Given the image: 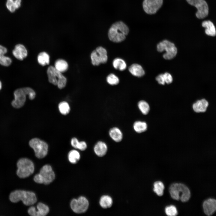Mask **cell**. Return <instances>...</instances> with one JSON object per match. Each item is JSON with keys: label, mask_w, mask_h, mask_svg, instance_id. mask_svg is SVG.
Listing matches in <instances>:
<instances>
[{"label": "cell", "mask_w": 216, "mask_h": 216, "mask_svg": "<svg viewBox=\"0 0 216 216\" xmlns=\"http://www.w3.org/2000/svg\"><path fill=\"white\" fill-rule=\"evenodd\" d=\"M129 32L128 27L124 22H117L113 23L109 29L108 37L112 42H120L125 39Z\"/></svg>", "instance_id": "cell-1"}, {"label": "cell", "mask_w": 216, "mask_h": 216, "mask_svg": "<svg viewBox=\"0 0 216 216\" xmlns=\"http://www.w3.org/2000/svg\"><path fill=\"white\" fill-rule=\"evenodd\" d=\"M171 197L173 199L182 202L188 201L190 197V191L185 185L182 183H176L171 184L169 188Z\"/></svg>", "instance_id": "cell-2"}, {"label": "cell", "mask_w": 216, "mask_h": 216, "mask_svg": "<svg viewBox=\"0 0 216 216\" xmlns=\"http://www.w3.org/2000/svg\"><path fill=\"white\" fill-rule=\"evenodd\" d=\"M9 199L11 202L14 203L21 200L26 206L33 205L37 200L36 195L34 192L21 190L12 192L10 195Z\"/></svg>", "instance_id": "cell-3"}, {"label": "cell", "mask_w": 216, "mask_h": 216, "mask_svg": "<svg viewBox=\"0 0 216 216\" xmlns=\"http://www.w3.org/2000/svg\"><path fill=\"white\" fill-rule=\"evenodd\" d=\"M55 178V174L51 166L49 165L43 166L39 173L34 177V182L39 184H48L52 182Z\"/></svg>", "instance_id": "cell-4"}, {"label": "cell", "mask_w": 216, "mask_h": 216, "mask_svg": "<svg viewBox=\"0 0 216 216\" xmlns=\"http://www.w3.org/2000/svg\"><path fill=\"white\" fill-rule=\"evenodd\" d=\"M16 174L21 178H27L32 175L34 171V166L31 160L27 158L19 159L17 163Z\"/></svg>", "instance_id": "cell-5"}, {"label": "cell", "mask_w": 216, "mask_h": 216, "mask_svg": "<svg viewBox=\"0 0 216 216\" xmlns=\"http://www.w3.org/2000/svg\"><path fill=\"white\" fill-rule=\"evenodd\" d=\"M47 73L49 81L50 83L57 85L60 89L65 87L67 83L66 78L54 67L49 66L47 68Z\"/></svg>", "instance_id": "cell-6"}, {"label": "cell", "mask_w": 216, "mask_h": 216, "mask_svg": "<svg viewBox=\"0 0 216 216\" xmlns=\"http://www.w3.org/2000/svg\"><path fill=\"white\" fill-rule=\"evenodd\" d=\"M29 145L34 150L35 156L38 158H42L47 155L48 145L45 142L38 138H34L29 141Z\"/></svg>", "instance_id": "cell-7"}, {"label": "cell", "mask_w": 216, "mask_h": 216, "mask_svg": "<svg viewBox=\"0 0 216 216\" xmlns=\"http://www.w3.org/2000/svg\"><path fill=\"white\" fill-rule=\"evenodd\" d=\"M157 50L160 52L165 51L166 52L163 56L164 58L170 60L176 55L177 50L174 44L169 41L165 40L159 43L157 46Z\"/></svg>", "instance_id": "cell-8"}, {"label": "cell", "mask_w": 216, "mask_h": 216, "mask_svg": "<svg viewBox=\"0 0 216 216\" xmlns=\"http://www.w3.org/2000/svg\"><path fill=\"white\" fill-rule=\"evenodd\" d=\"M91 58L94 65L98 66L100 63H106L108 59L106 50L101 46L98 47L91 53Z\"/></svg>", "instance_id": "cell-9"}, {"label": "cell", "mask_w": 216, "mask_h": 216, "mask_svg": "<svg viewBox=\"0 0 216 216\" xmlns=\"http://www.w3.org/2000/svg\"><path fill=\"white\" fill-rule=\"evenodd\" d=\"M190 5L195 7L197 10L196 15L199 19H203L208 14V4L204 0H186Z\"/></svg>", "instance_id": "cell-10"}, {"label": "cell", "mask_w": 216, "mask_h": 216, "mask_svg": "<svg viewBox=\"0 0 216 216\" xmlns=\"http://www.w3.org/2000/svg\"><path fill=\"white\" fill-rule=\"evenodd\" d=\"M70 206L72 210L74 212L82 213L87 210L89 202L85 197L81 196L77 199H73L71 202Z\"/></svg>", "instance_id": "cell-11"}, {"label": "cell", "mask_w": 216, "mask_h": 216, "mask_svg": "<svg viewBox=\"0 0 216 216\" xmlns=\"http://www.w3.org/2000/svg\"><path fill=\"white\" fill-rule=\"evenodd\" d=\"M163 0H144L142 6L144 11L147 14H155L161 7Z\"/></svg>", "instance_id": "cell-12"}, {"label": "cell", "mask_w": 216, "mask_h": 216, "mask_svg": "<svg viewBox=\"0 0 216 216\" xmlns=\"http://www.w3.org/2000/svg\"><path fill=\"white\" fill-rule=\"evenodd\" d=\"M14 100L11 103L12 106L16 108L22 107L26 100V95L22 88L16 89L14 92Z\"/></svg>", "instance_id": "cell-13"}, {"label": "cell", "mask_w": 216, "mask_h": 216, "mask_svg": "<svg viewBox=\"0 0 216 216\" xmlns=\"http://www.w3.org/2000/svg\"><path fill=\"white\" fill-rule=\"evenodd\" d=\"M37 208V211L34 207L32 206L29 208L28 211V214L32 216H44L47 214L49 212L48 206L41 202H39L38 204Z\"/></svg>", "instance_id": "cell-14"}, {"label": "cell", "mask_w": 216, "mask_h": 216, "mask_svg": "<svg viewBox=\"0 0 216 216\" xmlns=\"http://www.w3.org/2000/svg\"><path fill=\"white\" fill-rule=\"evenodd\" d=\"M205 214L207 215L211 216L216 210V200L213 198H209L205 200L202 204Z\"/></svg>", "instance_id": "cell-15"}, {"label": "cell", "mask_w": 216, "mask_h": 216, "mask_svg": "<svg viewBox=\"0 0 216 216\" xmlns=\"http://www.w3.org/2000/svg\"><path fill=\"white\" fill-rule=\"evenodd\" d=\"M12 53L14 56L19 60H22L26 57L28 52L25 46L22 44H16L12 51Z\"/></svg>", "instance_id": "cell-16"}, {"label": "cell", "mask_w": 216, "mask_h": 216, "mask_svg": "<svg viewBox=\"0 0 216 216\" xmlns=\"http://www.w3.org/2000/svg\"><path fill=\"white\" fill-rule=\"evenodd\" d=\"M208 106V101L205 99L199 100L194 103L192 106L194 111L197 113L205 112Z\"/></svg>", "instance_id": "cell-17"}, {"label": "cell", "mask_w": 216, "mask_h": 216, "mask_svg": "<svg viewBox=\"0 0 216 216\" xmlns=\"http://www.w3.org/2000/svg\"><path fill=\"white\" fill-rule=\"evenodd\" d=\"M94 149L95 153L97 156L102 157L106 154L107 151V146L105 142L99 141L96 144Z\"/></svg>", "instance_id": "cell-18"}, {"label": "cell", "mask_w": 216, "mask_h": 216, "mask_svg": "<svg viewBox=\"0 0 216 216\" xmlns=\"http://www.w3.org/2000/svg\"><path fill=\"white\" fill-rule=\"evenodd\" d=\"M7 52V48L0 44V64L5 66L10 65L12 63L11 58L4 55Z\"/></svg>", "instance_id": "cell-19"}, {"label": "cell", "mask_w": 216, "mask_h": 216, "mask_svg": "<svg viewBox=\"0 0 216 216\" xmlns=\"http://www.w3.org/2000/svg\"><path fill=\"white\" fill-rule=\"evenodd\" d=\"M109 135L111 138L114 141L119 142L123 138V134L121 130L118 128L113 127L109 131Z\"/></svg>", "instance_id": "cell-20"}, {"label": "cell", "mask_w": 216, "mask_h": 216, "mask_svg": "<svg viewBox=\"0 0 216 216\" xmlns=\"http://www.w3.org/2000/svg\"><path fill=\"white\" fill-rule=\"evenodd\" d=\"M128 70L132 74L136 77H142L145 74V71L142 67L137 64H132Z\"/></svg>", "instance_id": "cell-21"}, {"label": "cell", "mask_w": 216, "mask_h": 216, "mask_svg": "<svg viewBox=\"0 0 216 216\" xmlns=\"http://www.w3.org/2000/svg\"><path fill=\"white\" fill-rule=\"evenodd\" d=\"M202 27L206 28L205 33L208 35L214 36L216 35V30L213 23L209 20L205 21L202 23Z\"/></svg>", "instance_id": "cell-22"}, {"label": "cell", "mask_w": 216, "mask_h": 216, "mask_svg": "<svg viewBox=\"0 0 216 216\" xmlns=\"http://www.w3.org/2000/svg\"><path fill=\"white\" fill-rule=\"evenodd\" d=\"M133 127L135 132L138 133H140L146 130L147 125L145 122L137 121L134 122Z\"/></svg>", "instance_id": "cell-23"}, {"label": "cell", "mask_w": 216, "mask_h": 216, "mask_svg": "<svg viewBox=\"0 0 216 216\" xmlns=\"http://www.w3.org/2000/svg\"><path fill=\"white\" fill-rule=\"evenodd\" d=\"M112 203V198L108 195H104L102 196L99 201L100 205L104 208H107L110 207Z\"/></svg>", "instance_id": "cell-24"}, {"label": "cell", "mask_w": 216, "mask_h": 216, "mask_svg": "<svg viewBox=\"0 0 216 216\" xmlns=\"http://www.w3.org/2000/svg\"><path fill=\"white\" fill-rule=\"evenodd\" d=\"M21 1V0H7V8L10 12H14L20 6Z\"/></svg>", "instance_id": "cell-25"}, {"label": "cell", "mask_w": 216, "mask_h": 216, "mask_svg": "<svg viewBox=\"0 0 216 216\" xmlns=\"http://www.w3.org/2000/svg\"><path fill=\"white\" fill-rule=\"evenodd\" d=\"M37 60L38 63L43 66L48 64L50 63L49 56L44 52H40L39 54Z\"/></svg>", "instance_id": "cell-26"}, {"label": "cell", "mask_w": 216, "mask_h": 216, "mask_svg": "<svg viewBox=\"0 0 216 216\" xmlns=\"http://www.w3.org/2000/svg\"><path fill=\"white\" fill-rule=\"evenodd\" d=\"M54 67L57 70L62 73L67 70L68 64L65 60L62 59H58L56 61Z\"/></svg>", "instance_id": "cell-27"}, {"label": "cell", "mask_w": 216, "mask_h": 216, "mask_svg": "<svg viewBox=\"0 0 216 216\" xmlns=\"http://www.w3.org/2000/svg\"><path fill=\"white\" fill-rule=\"evenodd\" d=\"M112 64L115 69L121 71L124 70L126 68V64L125 62L121 58H115L113 61Z\"/></svg>", "instance_id": "cell-28"}, {"label": "cell", "mask_w": 216, "mask_h": 216, "mask_svg": "<svg viewBox=\"0 0 216 216\" xmlns=\"http://www.w3.org/2000/svg\"><path fill=\"white\" fill-rule=\"evenodd\" d=\"M153 191L159 196H162L164 194V186L163 183L160 181H157L154 183Z\"/></svg>", "instance_id": "cell-29"}, {"label": "cell", "mask_w": 216, "mask_h": 216, "mask_svg": "<svg viewBox=\"0 0 216 216\" xmlns=\"http://www.w3.org/2000/svg\"><path fill=\"white\" fill-rule=\"evenodd\" d=\"M138 106L141 112L143 115H146L150 111V107L146 101L141 100L138 103Z\"/></svg>", "instance_id": "cell-30"}, {"label": "cell", "mask_w": 216, "mask_h": 216, "mask_svg": "<svg viewBox=\"0 0 216 216\" xmlns=\"http://www.w3.org/2000/svg\"><path fill=\"white\" fill-rule=\"evenodd\" d=\"M68 156L69 160L72 164L76 163L80 158L79 153L75 150H73L70 151Z\"/></svg>", "instance_id": "cell-31"}, {"label": "cell", "mask_w": 216, "mask_h": 216, "mask_svg": "<svg viewBox=\"0 0 216 216\" xmlns=\"http://www.w3.org/2000/svg\"><path fill=\"white\" fill-rule=\"evenodd\" d=\"M60 113L63 115H66L70 111V107L68 103L64 101L60 102L58 106Z\"/></svg>", "instance_id": "cell-32"}, {"label": "cell", "mask_w": 216, "mask_h": 216, "mask_svg": "<svg viewBox=\"0 0 216 216\" xmlns=\"http://www.w3.org/2000/svg\"><path fill=\"white\" fill-rule=\"evenodd\" d=\"M165 212L166 214L169 216H175L178 214L176 207L173 205L166 206L165 208Z\"/></svg>", "instance_id": "cell-33"}, {"label": "cell", "mask_w": 216, "mask_h": 216, "mask_svg": "<svg viewBox=\"0 0 216 216\" xmlns=\"http://www.w3.org/2000/svg\"><path fill=\"white\" fill-rule=\"evenodd\" d=\"M106 81L109 84L112 85H117L119 81L118 77L113 74H110L108 76Z\"/></svg>", "instance_id": "cell-34"}, {"label": "cell", "mask_w": 216, "mask_h": 216, "mask_svg": "<svg viewBox=\"0 0 216 216\" xmlns=\"http://www.w3.org/2000/svg\"><path fill=\"white\" fill-rule=\"evenodd\" d=\"M26 95H28L29 99L30 100L34 99L36 96V93L34 91L29 87L22 88Z\"/></svg>", "instance_id": "cell-35"}, {"label": "cell", "mask_w": 216, "mask_h": 216, "mask_svg": "<svg viewBox=\"0 0 216 216\" xmlns=\"http://www.w3.org/2000/svg\"><path fill=\"white\" fill-rule=\"evenodd\" d=\"M163 76L165 83L169 84L172 82V78L170 74L166 72L163 74Z\"/></svg>", "instance_id": "cell-36"}, {"label": "cell", "mask_w": 216, "mask_h": 216, "mask_svg": "<svg viewBox=\"0 0 216 216\" xmlns=\"http://www.w3.org/2000/svg\"><path fill=\"white\" fill-rule=\"evenodd\" d=\"M76 148L81 151H84L87 148V146L86 143L84 141L78 142L76 146Z\"/></svg>", "instance_id": "cell-37"}, {"label": "cell", "mask_w": 216, "mask_h": 216, "mask_svg": "<svg viewBox=\"0 0 216 216\" xmlns=\"http://www.w3.org/2000/svg\"><path fill=\"white\" fill-rule=\"evenodd\" d=\"M156 80L159 84L164 85L165 84L163 74H160L158 75L156 77Z\"/></svg>", "instance_id": "cell-38"}, {"label": "cell", "mask_w": 216, "mask_h": 216, "mask_svg": "<svg viewBox=\"0 0 216 216\" xmlns=\"http://www.w3.org/2000/svg\"><path fill=\"white\" fill-rule=\"evenodd\" d=\"M2 88V83L1 81H0V90Z\"/></svg>", "instance_id": "cell-39"}]
</instances>
